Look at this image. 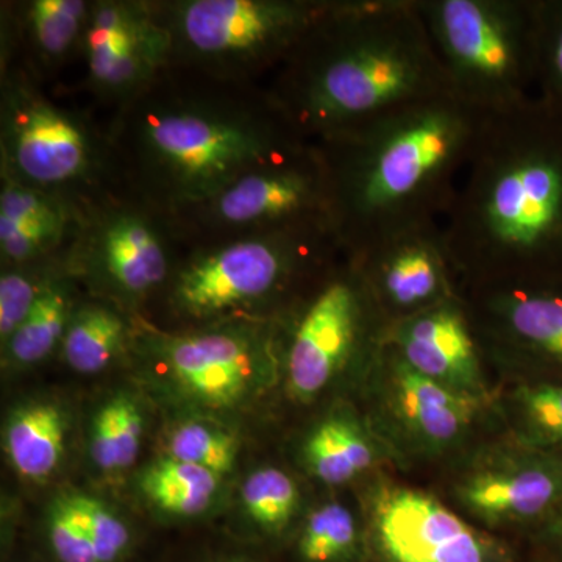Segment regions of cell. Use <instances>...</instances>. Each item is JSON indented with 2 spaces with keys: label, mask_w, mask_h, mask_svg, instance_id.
Returning <instances> with one entry per match:
<instances>
[{
  "label": "cell",
  "mask_w": 562,
  "mask_h": 562,
  "mask_svg": "<svg viewBox=\"0 0 562 562\" xmlns=\"http://www.w3.org/2000/svg\"><path fill=\"white\" fill-rule=\"evenodd\" d=\"M443 94L449 85L417 0H333L281 63L269 99L314 143Z\"/></svg>",
  "instance_id": "obj_2"
},
{
  "label": "cell",
  "mask_w": 562,
  "mask_h": 562,
  "mask_svg": "<svg viewBox=\"0 0 562 562\" xmlns=\"http://www.w3.org/2000/svg\"><path fill=\"white\" fill-rule=\"evenodd\" d=\"M224 476L162 457L139 473L138 487L158 512L173 517H195L209 512L220 497Z\"/></svg>",
  "instance_id": "obj_22"
},
{
  "label": "cell",
  "mask_w": 562,
  "mask_h": 562,
  "mask_svg": "<svg viewBox=\"0 0 562 562\" xmlns=\"http://www.w3.org/2000/svg\"><path fill=\"white\" fill-rule=\"evenodd\" d=\"M450 94L483 114L532 99L538 0H417Z\"/></svg>",
  "instance_id": "obj_5"
},
{
  "label": "cell",
  "mask_w": 562,
  "mask_h": 562,
  "mask_svg": "<svg viewBox=\"0 0 562 562\" xmlns=\"http://www.w3.org/2000/svg\"><path fill=\"white\" fill-rule=\"evenodd\" d=\"M47 280V279H46ZM46 280L40 281L22 266L3 268L0 277V341L5 346L38 301Z\"/></svg>",
  "instance_id": "obj_34"
},
{
  "label": "cell",
  "mask_w": 562,
  "mask_h": 562,
  "mask_svg": "<svg viewBox=\"0 0 562 562\" xmlns=\"http://www.w3.org/2000/svg\"><path fill=\"white\" fill-rule=\"evenodd\" d=\"M74 505L98 562H117L131 549L132 530L127 522L94 495L69 490Z\"/></svg>",
  "instance_id": "obj_31"
},
{
  "label": "cell",
  "mask_w": 562,
  "mask_h": 562,
  "mask_svg": "<svg viewBox=\"0 0 562 562\" xmlns=\"http://www.w3.org/2000/svg\"><path fill=\"white\" fill-rule=\"evenodd\" d=\"M281 333L271 321L221 322L201 331L146 330L138 351L147 379L198 414L250 408L281 376Z\"/></svg>",
  "instance_id": "obj_6"
},
{
  "label": "cell",
  "mask_w": 562,
  "mask_h": 562,
  "mask_svg": "<svg viewBox=\"0 0 562 562\" xmlns=\"http://www.w3.org/2000/svg\"><path fill=\"white\" fill-rule=\"evenodd\" d=\"M333 0H183L165 7L172 57L220 77L281 65Z\"/></svg>",
  "instance_id": "obj_8"
},
{
  "label": "cell",
  "mask_w": 562,
  "mask_h": 562,
  "mask_svg": "<svg viewBox=\"0 0 562 562\" xmlns=\"http://www.w3.org/2000/svg\"><path fill=\"white\" fill-rule=\"evenodd\" d=\"M386 325L360 266L344 251L292 327L284 353L288 394L316 401L355 361L372 360Z\"/></svg>",
  "instance_id": "obj_9"
},
{
  "label": "cell",
  "mask_w": 562,
  "mask_h": 562,
  "mask_svg": "<svg viewBox=\"0 0 562 562\" xmlns=\"http://www.w3.org/2000/svg\"><path fill=\"white\" fill-rule=\"evenodd\" d=\"M342 251L327 220L247 233L187 262L173 279L172 305L194 321L232 316L286 294L303 277L327 271Z\"/></svg>",
  "instance_id": "obj_7"
},
{
  "label": "cell",
  "mask_w": 562,
  "mask_h": 562,
  "mask_svg": "<svg viewBox=\"0 0 562 562\" xmlns=\"http://www.w3.org/2000/svg\"><path fill=\"white\" fill-rule=\"evenodd\" d=\"M301 457L317 482L344 486L368 475L392 453L371 420L362 419L349 406H339L308 431Z\"/></svg>",
  "instance_id": "obj_20"
},
{
  "label": "cell",
  "mask_w": 562,
  "mask_h": 562,
  "mask_svg": "<svg viewBox=\"0 0 562 562\" xmlns=\"http://www.w3.org/2000/svg\"><path fill=\"white\" fill-rule=\"evenodd\" d=\"M83 260L88 268L128 301H138L157 290L171 271L168 243L143 211H105L85 233Z\"/></svg>",
  "instance_id": "obj_19"
},
{
  "label": "cell",
  "mask_w": 562,
  "mask_h": 562,
  "mask_svg": "<svg viewBox=\"0 0 562 562\" xmlns=\"http://www.w3.org/2000/svg\"><path fill=\"white\" fill-rule=\"evenodd\" d=\"M366 372L373 428L398 457L439 458L457 452L491 405V398L460 394L417 372L384 339Z\"/></svg>",
  "instance_id": "obj_10"
},
{
  "label": "cell",
  "mask_w": 562,
  "mask_h": 562,
  "mask_svg": "<svg viewBox=\"0 0 562 562\" xmlns=\"http://www.w3.org/2000/svg\"><path fill=\"white\" fill-rule=\"evenodd\" d=\"M383 339L428 379L460 394L491 398L484 350L462 294L391 322Z\"/></svg>",
  "instance_id": "obj_18"
},
{
  "label": "cell",
  "mask_w": 562,
  "mask_h": 562,
  "mask_svg": "<svg viewBox=\"0 0 562 562\" xmlns=\"http://www.w3.org/2000/svg\"><path fill=\"white\" fill-rule=\"evenodd\" d=\"M131 131L144 177L179 209H199L247 173L312 143L269 95L246 106L202 95L146 99Z\"/></svg>",
  "instance_id": "obj_4"
},
{
  "label": "cell",
  "mask_w": 562,
  "mask_h": 562,
  "mask_svg": "<svg viewBox=\"0 0 562 562\" xmlns=\"http://www.w3.org/2000/svg\"><path fill=\"white\" fill-rule=\"evenodd\" d=\"M539 87L543 101L562 106V2H539Z\"/></svg>",
  "instance_id": "obj_33"
},
{
  "label": "cell",
  "mask_w": 562,
  "mask_h": 562,
  "mask_svg": "<svg viewBox=\"0 0 562 562\" xmlns=\"http://www.w3.org/2000/svg\"><path fill=\"white\" fill-rule=\"evenodd\" d=\"M539 538L549 552L550 562H562V517L542 531Z\"/></svg>",
  "instance_id": "obj_35"
},
{
  "label": "cell",
  "mask_w": 562,
  "mask_h": 562,
  "mask_svg": "<svg viewBox=\"0 0 562 562\" xmlns=\"http://www.w3.org/2000/svg\"><path fill=\"white\" fill-rule=\"evenodd\" d=\"M162 454L227 476L238 462L239 441L235 432L210 419L206 414H194L177 420L166 431Z\"/></svg>",
  "instance_id": "obj_26"
},
{
  "label": "cell",
  "mask_w": 562,
  "mask_h": 562,
  "mask_svg": "<svg viewBox=\"0 0 562 562\" xmlns=\"http://www.w3.org/2000/svg\"><path fill=\"white\" fill-rule=\"evenodd\" d=\"M46 531L58 562H98L69 491L60 492L50 502Z\"/></svg>",
  "instance_id": "obj_32"
},
{
  "label": "cell",
  "mask_w": 562,
  "mask_h": 562,
  "mask_svg": "<svg viewBox=\"0 0 562 562\" xmlns=\"http://www.w3.org/2000/svg\"><path fill=\"white\" fill-rule=\"evenodd\" d=\"M361 546H366L364 524L336 501L314 508L299 536V553L305 562H350Z\"/></svg>",
  "instance_id": "obj_27"
},
{
  "label": "cell",
  "mask_w": 562,
  "mask_h": 562,
  "mask_svg": "<svg viewBox=\"0 0 562 562\" xmlns=\"http://www.w3.org/2000/svg\"><path fill=\"white\" fill-rule=\"evenodd\" d=\"M512 392L514 438L562 452V382L524 380Z\"/></svg>",
  "instance_id": "obj_29"
},
{
  "label": "cell",
  "mask_w": 562,
  "mask_h": 562,
  "mask_svg": "<svg viewBox=\"0 0 562 562\" xmlns=\"http://www.w3.org/2000/svg\"><path fill=\"white\" fill-rule=\"evenodd\" d=\"M247 519L268 535L286 531L301 509V490L290 473L279 468L257 469L241 487Z\"/></svg>",
  "instance_id": "obj_30"
},
{
  "label": "cell",
  "mask_w": 562,
  "mask_h": 562,
  "mask_svg": "<svg viewBox=\"0 0 562 562\" xmlns=\"http://www.w3.org/2000/svg\"><path fill=\"white\" fill-rule=\"evenodd\" d=\"M81 44L90 83L109 95L146 91L172 57L171 33L157 7L140 2L91 3Z\"/></svg>",
  "instance_id": "obj_17"
},
{
  "label": "cell",
  "mask_w": 562,
  "mask_h": 562,
  "mask_svg": "<svg viewBox=\"0 0 562 562\" xmlns=\"http://www.w3.org/2000/svg\"><path fill=\"white\" fill-rule=\"evenodd\" d=\"M91 3L33 0L24 11V31L41 60L57 63L83 41Z\"/></svg>",
  "instance_id": "obj_28"
},
{
  "label": "cell",
  "mask_w": 562,
  "mask_h": 562,
  "mask_svg": "<svg viewBox=\"0 0 562 562\" xmlns=\"http://www.w3.org/2000/svg\"><path fill=\"white\" fill-rule=\"evenodd\" d=\"M146 430L144 406L132 392L120 391L99 406L91 420L88 452L105 475H120L138 460Z\"/></svg>",
  "instance_id": "obj_23"
},
{
  "label": "cell",
  "mask_w": 562,
  "mask_h": 562,
  "mask_svg": "<svg viewBox=\"0 0 562 562\" xmlns=\"http://www.w3.org/2000/svg\"><path fill=\"white\" fill-rule=\"evenodd\" d=\"M69 417L54 398H32L11 409L3 427V450L25 482L44 483L60 471Z\"/></svg>",
  "instance_id": "obj_21"
},
{
  "label": "cell",
  "mask_w": 562,
  "mask_h": 562,
  "mask_svg": "<svg viewBox=\"0 0 562 562\" xmlns=\"http://www.w3.org/2000/svg\"><path fill=\"white\" fill-rule=\"evenodd\" d=\"M484 355L562 382V286L461 288Z\"/></svg>",
  "instance_id": "obj_14"
},
{
  "label": "cell",
  "mask_w": 562,
  "mask_h": 562,
  "mask_svg": "<svg viewBox=\"0 0 562 562\" xmlns=\"http://www.w3.org/2000/svg\"><path fill=\"white\" fill-rule=\"evenodd\" d=\"M74 310L69 284L61 279H47L27 319L2 346L7 366L25 369L46 360L61 346Z\"/></svg>",
  "instance_id": "obj_25"
},
{
  "label": "cell",
  "mask_w": 562,
  "mask_h": 562,
  "mask_svg": "<svg viewBox=\"0 0 562 562\" xmlns=\"http://www.w3.org/2000/svg\"><path fill=\"white\" fill-rule=\"evenodd\" d=\"M464 516L541 535L562 517V452L512 438L479 450L452 483Z\"/></svg>",
  "instance_id": "obj_11"
},
{
  "label": "cell",
  "mask_w": 562,
  "mask_h": 562,
  "mask_svg": "<svg viewBox=\"0 0 562 562\" xmlns=\"http://www.w3.org/2000/svg\"><path fill=\"white\" fill-rule=\"evenodd\" d=\"M483 117L443 94L314 140L342 250L360 254L394 233L441 222Z\"/></svg>",
  "instance_id": "obj_3"
},
{
  "label": "cell",
  "mask_w": 562,
  "mask_h": 562,
  "mask_svg": "<svg viewBox=\"0 0 562 562\" xmlns=\"http://www.w3.org/2000/svg\"><path fill=\"white\" fill-rule=\"evenodd\" d=\"M101 166L90 128L24 80L2 95V177L60 195L94 179Z\"/></svg>",
  "instance_id": "obj_13"
},
{
  "label": "cell",
  "mask_w": 562,
  "mask_h": 562,
  "mask_svg": "<svg viewBox=\"0 0 562 562\" xmlns=\"http://www.w3.org/2000/svg\"><path fill=\"white\" fill-rule=\"evenodd\" d=\"M350 257L387 324L461 294L441 222L394 233Z\"/></svg>",
  "instance_id": "obj_16"
},
{
  "label": "cell",
  "mask_w": 562,
  "mask_h": 562,
  "mask_svg": "<svg viewBox=\"0 0 562 562\" xmlns=\"http://www.w3.org/2000/svg\"><path fill=\"white\" fill-rule=\"evenodd\" d=\"M553 103L484 114L441 228L461 288L554 286L562 138Z\"/></svg>",
  "instance_id": "obj_1"
},
{
  "label": "cell",
  "mask_w": 562,
  "mask_h": 562,
  "mask_svg": "<svg viewBox=\"0 0 562 562\" xmlns=\"http://www.w3.org/2000/svg\"><path fill=\"white\" fill-rule=\"evenodd\" d=\"M128 336L116 310L102 303L76 306L60 346L63 360L83 375L105 371L127 346Z\"/></svg>",
  "instance_id": "obj_24"
},
{
  "label": "cell",
  "mask_w": 562,
  "mask_h": 562,
  "mask_svg": "<svg viewBox=\"0 0 562 562\" xmlns=\"http://www.w3.org/2000/svg\"><path fill=\"white\" fill-rule=\"evenodd\" d=\"M362 512L375 562H508L494 536L430 492L380 476L366 491Z\"/></svg>",
  "instance_id": "obj_12"
},
{
  "label": "cell",
  "mask_w": 562,
  "mask_h": 562,
  "mask_svg": "<svg viewBox=\"0 0 562 562\" xmlns=\"http://www.w3.org/2000/svg\"><path fill=\"white\" fill-rule=\"evenodd\" d=\"M217 227L265 232L299 222L327 220L328 183L316 144L262 166L203 203Z\"/></svg>",
  "instance_id": "obj_15"
}]
</instances>
